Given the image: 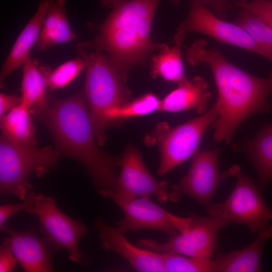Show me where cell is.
<instances>
[{
    "label": "cell",
    "instance_id": "6da1fadb",
    "mask_svg": "<svg viewBox=\"0 0 272 272\" xmlns=\"http://www.w3.org/2000/svg\"><path fill=\"white\" fill-rule=\"evenodd\" d=\"M203 39L194 41L187 48V62L193 65L208 64L218 91L220 107L218 118L212 123L215 141L231 143L237 127L256 113L268 112L272 94V72L266 78L250 74L229 61L220 51L208 48Z\"/></svg>",
    "mask_w": 272,
    "mask_h": 272
},
{
    "label": "cell",
    "instance_id": "7a4b0ae2",
    "mask_svg": "<svg viewBox=\"0 0 272 272\" xmlns=\"http://www.w3.org/2000/svg\"><path fill=\"white\" fill-rule=\"evenodd\" d=\"M49 100L48 109L38 117L50 130L58 152L84 166L98 192L114 189L121 159L104 153L96 144L85 92Z\"/></svg>",
    "mask_w": 272,
    "mask_h": 272
},
{
    "label": "cell",
    "instance_id": "3957f363",
    "mask_svg": "<svg viewBox=\"0 0 272 272\" xmlns=\"http://www.w3.org/2000/svg\"><path fill=\"white\" fill-rule=\"evenodd\" d=\"M161 0H119L105 21L95 27V41L126 81L129 70L145 65L147 57L165 43L151 37L153 18Z\"/></svg>",
    "mask_w": 272,
    "mask_h": 272
},
{
    "label": "cell",
    "instance_id": "277c9868",
    "mask_svg": "<svg viewBox=\"0 0 272 272\" xmlns=\"http://www.w3.org/2000/svg\"><path fill=\"white\" fill-rule=\"evenodd\" d=\"M78 56L85 63V93L90 108L94 131L98 144L102 146L105 131L111 124L105 116L109 109L130 101V90L126 81L109 61L95 40L78 43Z\"/></svg>",
    "mask_w": 272,
    "mask_h": 272
},
{
    "label": "cell",
    "instance_id": "5b68a950",
    "mask_svg": "<svg viewBox=\"0 0 272 272\" xmlns=\"http://www.w3.org/2000/svg\"><path fill=\"white\" fill-rule=\"evenodd\" d=\"M59 153L50 146L13 143L1 135L0 139V192L24 200L32 190L28 178L32 174L41 177L54 168Z\"/></svg>",
    "mask_w": 272,
    "mask_h": 272
},
{
    "label": "cell",
    "instance_id": "8992f818",
    "mask_svg": "<svg viewBox=\"0 0 272 272\" xmlns=\"http://www.w3.org/2000/svg\"><path fill=\"white\" fill-rule=\"evenodd\" d=\"M220 107L216 100L208 111L195 118L172 128L166 122H160L148 134L145 143L148 146L157 145L159 148V175L165 174L198 151L207 129L218 117Z\"/></svg>",
    "mask_w": 272,
    "mask_h": 272
},
{
    "label": "cell",
    "instance_id": "52a82bcc",
    "mask_svg": "<svg viewBox=\"0 0 272 272\" xmlns=\"http://www.w3.org/2000/svg\"><path fill=\"white\" fill-rule=\"evenodd\" d=\"M231 223L223 216L203 217L193 214L187 225L168 241L159 243L152 239H143L138 244L158 253L172 252L211 259L218 248L219 230Z\"/></svg>",
    "mask_w": 272,
    "mask_h": 272
},
{
    "label": "cell",
    "instance_id": "ba28073f",
    "mask_svg": "<svg viewBox=\"0 0 272 272\" xmlns=\"http://www.w3.org/2000/svg\"><path fill=\"white\" fill-rule=\"evenodd\" d=\"M194 32L258 54L272 62V54L258 45L249 34L236 23L217 17L199 0H190L187 16L176 29L175 43L182 44L185 35Z\"/></svg>",
    "mask_w": 272,
    "mask_h": 272
},
{
    "label": "cell",
    "instance_id": "9c48e42d",
    "mask_svg": "<svg viewBox=\"0 0 272 272\" xmlns=\"http://www.w3.org/2000/svg\"><path fill=\"white\" fill-rule=\"evenodd\" d=\"M233 165L236 183L232 191L225 202L211 203L206 210L209 216H223L232 223L244 224L255 233L272 220V209L261 197L252 179L241 173L238 165Z\"/></svg>",
    "mask_w": 272,
    "mask_h": 272
},
{
    "label": "cell",
    "instance_id": "30bf717a",
    "mask_svg": "<svg viewBox=\"0 0 272 272\" xmlns=\"http://www.w3.org/2000/svg\"><path fill=\"white\" fill-rule=\"evenodd\" d=\"M32 214L38 218L42 236L57 249H65L73 261L88 264L79 249L80 240L88 231L82 221L72 219L62 212L56 206L55 197L40 193L35 194Z\"/></svg>",
    "mask_w": 272,
    "mask_h": 272
},
{
    "label": "cell",
    "instance_id": "8fae6325",
    "mask_svg": "<svg viewBox=\"0 0 272 272\" xmlns=\"http://www.w3.org/2000/svg\"><path fill=\"white\" fill-rule=\"evenodd\" d=\"M221 149H207L193 156L187 173L169 191V198L177 201L185 195L194 198L207 208L222 180L233 176V167L220 173L218 158Z\"/></svg>",
    "mask_w": 272,
    "mask_h": 272
},
{
    "label": "cell",
    "instance_id": "7c38bea8",
    "mask_svg": "<svg viewBox=\"0 0 272 272\" xmlns=\"http://www.w3.org/2000/svg\"><path fill=\"white\" fill-rule=\"evenodd\" d=\"M98 192L112 199L123 212V219L115 225L123 233L151 229L164 232L171 238L178 233L174 222L175 215L154 202L151 196H127L112 190Z\"/></svg>",
    "mask_w": 272,
    "mask_h": 272
},
{
    "label": "cell",
    "instance_id": "4fadbf2b",
    "mask_svg": "<svg viewBox=\"0 0 272 272\" xmlns=\"http://www.w3.org/2000/svg\"><path fill=\"white\" fill-rule=\"evenodd\" d=\"M120 166V172L112 190L131 197L153 195L161 203L169 199L168 182L154 177L147 169L141 152L135 147L127 146Z\"/></svg>",
    "mask_w": 272,
    "mask_h": 272
},
{
    "label": "cell",
    "instance_id": "5bb4252c",
    "mask_svg": "<svg viewBox=\"0 0 272 272\" xmlns=\"http://www.w3.org/2000/svg\"><path fill=\"white\" fill-rule=\"evenodd\" d=\"M94 230L98 232L103 249L123 257L137 271L166 272L161 254L130 242L117 227L108 225L101 218L96 219Z\"/></svg>",
    "mask_w": 272,
    "mask_h": 272
},
{
    "label": "cell",
    "instance_id": "9a60e30c",
    "mask_svg": "<svg viewBox=\"0 0 272 272\" xmlns=\"http://www.w3.org/2000/svg\"><path fill=\"white\" fill-rule=\"evenodd\" d=\"M1 229L8 235L17 262L26 272L53 270L51 256L57 248L33 229L26 231L13 230L4 225Z\"/></svg>",
    "mask_w": 272,
    "mask_h": 272
},
{
    "label": "cell",
    "instance_id": "2e32d148",
    "mask_svg": "<svg viewBox=\"0 0 272 272\" xmlns=\"http://www.w3.org/2000/svg\"><path fill=\"white\" fill-rule=\"evenodd\" d=\"M272 237L269 224L258 231L255 240L246 247L220 254L214 260V272H257L262 269L261 257L266 241Z\"/></svg>",
    "mask_w": 272,
    "mask_h": 272
},
{
    "label": "cell",
    "instance_id": "e0dca14e",
    "mask_svg": "<svg viewBox=\"0 0 272 272\" xmlns=\"http://www.w3.org/2000/svg\"><path fill=\"white\" fill-rule=\"evenodd\" d=\"M50 2V0L40 2L36 13L16 40L1 70V88L6 77L23 65L30 55V51L35 45L39 35Z\"/></svg>",
    "mask_w": 272,
    "mask_h": 272
},
{
    "label": "cell",
    "instance_id": "ac0fdd59",
    "mask_svg": "<svg viewBox=\"0 0 272 272\" xmlns=\"http://www.w3.org/2000/svg\"><path fill=\"white\" fill-rule=\"evenodd\" d=\"M178 85L161 101L159 111L175 112L194 109L200 114L206 112L211 93L208 83L203 78L195 76Z\"/></svg>",
    "mask_w": 272,
    "mask_h": 272
},
{
    "label": "cell",
    "instance_id": "d6986e66",
    "mask_svg": "<svg viewBox=\"0 0 272 272\" xmlns=\"http://www.w3.org/2000/svg\"><path fill=\"white\" fill-rule=\"evenodd\" d=\"M65 6V0H50L34 45L37 51H43L52 45L67 43L77 38L76 34L70 25Z\"/></svg>",
    "mask_w": 272,
    "mask_h": 272
},
{
    "label": "cell",
    "instance_id": "ffe728a7",
    "mask_svg": "<svg viewBox=\"0 0 272 272\" xmlns=\"http://www.w3.org/2000/svg\"><path fill=\"white\" fill-rule=\"evenodd\" d=\"M48 87L46 80L39 70V61L30 55L23 65V78L21 83V103L32 109L38 116L44 113L49 105L46 95Z\"/></svg>",
    "mask_w": 272,
    "mask_h": 272
},
{
    "label": "cell",
    "instance_id": "44dd1931",
    "mask_svg": "<svg viewBox=\"0 0 272 272\" xmlns=\"http://www.w3.org/2000/svg\"><path fill=\"white\" fill-rule=\"evenodd\" d=\"M29 108L21 103L1 117L3 136L11 142L25 145H36L35 127Z\"/></svg>",
    "mask_w": 272,
    "mask_h": 272
},
{
    "label": "cell",
    "instance_id": "7402d4cb",
    "mask_svg": "<svg viewBox=\"0 0 272 272\" xmlns=\"http://www.w3.org/2000/svg\"><path fill=\"white\" fill-rule=\"evenodd\" d=\"M247 154L256 168L259 183L272 182V122L263 127L246 145Z\"/></svg>",
    "mask_w": 272,
    "mask_h": 272
},
{
    "label": "cell",
    "instance_id": "603a6c76",
    "mask_svg": "<svg viewBox=\"0 0 272 272\" xmlns=\"http://www.w3.org/2000/svg\"><path fill=\"white\" fill-rule=\"evenodd\" d=\"M176 44L170 48L166 44L159 53L151 58L150 76L154 79L160 76L168 81L179 84L187 80L184 73L181 45Z\"/></svg>",
    "mask_w": 272,
    "mask_h": 272
},
{
    "label": "cell",
    "instance_id": "cb8c5ba5",
    "mask_svg": "<svg viewBox=\"0 0 272 272\" xmlns=\"http://www.w3.org/2000/svg\"><path fill=\"white\" fill-rule=\"evenodd\" d=\"M161 101L155 95L148 93L109 109L105 113V116L112 124L115 120L147 115L160 110Z\"/></svg>",
    "mask_w": 272,
    "mask_h": 272
},
{
    "label": "cell",
    "instance_id": "d4e9b609",
    "mask_svg": "<svg viewBox=\"0 0 272 272\" xmlns=\"http://www.w3.org/2000/svg\"><path fill=\"white\" fill-rule=\"evenodd\" d=\"M240 8L234 23L246 30L258 45L272 54V28L251 11Z\"/></svg>",
    "mask_w": 272,
    "mask_h": 272
},
{
    "label": "cell",
    "instance_id": "484cf974",
    "mask_svg": "<svg viewBox=\"0 0 272 272\" xmlns=\"http://www.w3.org/2000/svg\"><path fill=\"white\" fill-rule=\"evenodd\" d=\"M85 67L84 60L78 56L53 70L46 65L39 66V70L44 77L49 90L53 91L67 86Z\"/></svg>",
    "mask_w": 272,
    "mask_h": 272
},
{
    "label": "cell",
    "instance_id": "4316f807",
    "mask_svg": "<svg viewBox=\"0 0 272 272\" xmlns=\"http://www.w3.org/2000/svg\"><path fill=\"white\" fill-rule=\"evenodd\" d=\"M161 254L166 272H214V260L178 253Z\"/></svg>",
    "mask_w": 272,
    "mask_h": 272
},
{
    "label": "cell",
    "instance_id": "83f0119b",
    "mask_svg": "<svg viewBox=\"0 0 272 272\" xmlns=\"http://www.w3.org/2000/svg\"><path fill=\"white\" fill-rule=\"evenodd\" d=\"M236 7L246 9L263 20L272 28V1L271 0H245L235 3Z\"/></svg>",
    "mask_w": 272,
    "mask_h": 272
},
{
    "label": "cell",
    "instance_id": "f1b7e54d",
    "mask_svg": "<svg viewBox=\"0 0 272 272\" xmlns=\"http://www.w3.org/2000/svg\"><path fill=\"white\" fill-rule=\"evenodd\" d=\"M35 193L31 190L27 194L24 201L18 203H8L0 207V227L12 215L21 211L32 214L33 210Z\"/></svg>",
    "mask_w": 272,
    "mask_h": 272
},
{
    "label": "cell",
    "instance_id": "f546056e",
    "mask_svg": "<svg viewBox=\"0 0 272 272\" xmlns=\"http://www.w3.org/2000/svg\"><path fill=\"white\" fill-rule=\"evenodd\" d=\"M17 262L8 237L3 239L0 246V271H12Z\"/></svg>",
    "mask_w": 272,
    "mask_h": 272
},
{
    "label": "cell",
    "instance_id": "4dcf8cb0",
    "mask_svg": "<svg viewBox=\"0 0 272 272\" xmlns=\"http://www.w3.org/2000/svg\"><path fill=\"white\" fill-rule=\"evenodd\" d=\"M177 2V0H174ZM207 7H209L213 13L218 18L227 20L230 10L235 7V3L245 0H199Z\"/></svg>",
    "mask_w": 272,
    "mask_h": 272
},
{
    "label": "cell",
    "instance_id": "1f68e13d",
    "mask_svg": "<svg viewBox=\"0 0 272 272\" xmlns=\"http://www.w3.org/2000/svg\"><path fill=\"white\" fill-rule=\"evenodd\" d=\"M22 102L21 97L0 94V117L10 111Z\"/></svg>",
    "mask_w": 272,
    "mask_h": 272
},
{
    "label": "cell",
    "instance_id": "d6a6232c",
    "mask_svg": "<svg viewBox=\"0 0 272 272\" xmlns=\"http://www.w3.org/2000/svg\"><path fill=\"white\" fill-rule=\"evenodd\" d=\"M119 0H100V4L102 6L111 7V6Z\"/></svg>",
    "mask_w": 272,
    "mask_h": 272
},
{
    "label": "cell",
    "instance_id": "836d02e7",
    "mask_svg": "<svg viewBox=\"0 0 272 272\" xmlns=\"http://www.w3.org/2000/svg\"><path fill=\"white\" fill-rule=\"evenodd\" d=\"M272 1V0H271Z\"/></svg>",
    "mask_w": 272,
    "mask_h": 272
}]
</instances>
